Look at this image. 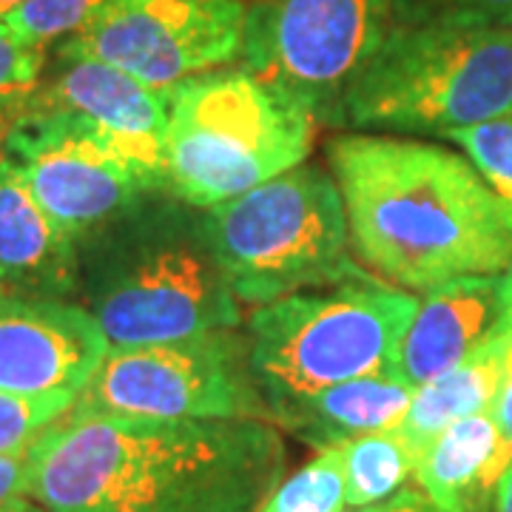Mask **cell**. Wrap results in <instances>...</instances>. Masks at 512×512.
I'll use <instances>...</instances> for the list:
<instances>
[{
    "label": "cell",
    "instance_id": "52a82bcc",
    "mask_svg": "<svg viewBox=\"0 0 512 512\" xmlns=\"http://www.w3.org/2000/svg\"><path fill=\"white\" fill-rule=\"evenodd\" d=\"M416 305L419 296L373 279L333 285V291H299L254 308L248 319L251 365L268 410L330 384L396 376Z\"/></svg>",
    "mask_w": 512,
    "mask_h": 512
},
{
    "label": "cell",
    "instance_id": "30bf717a",
    "mask_svg": "<svg viewBox=\"0 0 512 512\" xmlns=\"http://www.w3.org/2000/svg\"><path fill=\"white\" fill-rule=\"evenodd\" d=\"M35 200L74 239H83L131 205L160 191L100 128L77 111L37 103L29 94L3 140Z\"/></svg>",
    "mask_w": 512,
    "mask_h": 512
},
{
    "label": "cell",
    "instance_id": "f546056e",
    "mask_svg": "<svg viewBox=\"0 0 512 512\" xmlns=\"http://www.w3.org/2000/svg\"><path fill=\"white\" fill-rule=\"evenodd\" d=\"M23 100H26V97H23ZM23 100H6V97H0V154H3L6 131H9V126H12V120H15V114H18Z\"/></svg>",
    "mask_w": 512,
    "mask_h": 512
},
{
    "label": "cell",
    "instance_id": "d6986e66",
    "mask_svg": "<svg viewBox=\"0 0 512 512\" xmlns=\"http://www.w3.org/2000/svg\"><path fill=\"white\" fill-rule=\"evenodd\" d=\"M345 473V504L376 507L404 490L416 476L419 453L407 444L396 427L365 433L339 447Z\"/></svg>",
    "mask_w": 512,
    "mask_h": 512
},
{
    "label": "cell",
    "instance_id": "ffe728a7",
    "mask_svg": "<svg viewBox=\"0 0 512 512\" xmlns=\"http://www.w3.org/2000/svg\"><path fill=\"white\" fill-rule=\"evenodd\" d=\"M345 507L342 453L333 447L282 478L256 512H342Z\"/></svg>",
    "mask_w": 512,
    "mask_h": 512
},
{
    "label": "cell",
    "instance_id": "8992f818",
    "mask_svg": "<svg viewBox=\"0 0 512 512\" xmlns=\"http://www.w3.org/2000/svg\"><path fill=\"white\" fill-rule=\"evenodd\" d=\"M205 225L239 305L262 308L305 288L376 279L350 254L342 191L319 165L299 163L205 208Z\"/></svg>",
    "mask_w": 512,
    "mask_h": 512
},
{
    "label": "cell",
    "instance_id": "2e32d148",
    "mask_svg": "<svg viewBox=\"0 0 512 512\" xmlns=\"http://www.w3.org/2000/svg\"><path fill=\"white\" fill-rule=\"evenodd\" d=\"M413 393L416 387L399 376H365L271 404V421L322 453L365 433L396 427Z\"/></svg>",
    "mask_w": 512,
    "mask_h": 512
},
{
    "label": "cell",
    "instance_id": "ba28073f",
    "mask_svg": "<svg viewBox=\"0 0 512 512\" xmlns=\"http://www.w3.org/2000/svg\"><path fill=\"white\" fill-rule=\"evenodd\" d=\"M69 410L131 419L271 421L251 365V342L234 328L109 348Z\"/></svg>",
    "mask_w": 512,
    "mask_h": 512
},
{
    "label": "cell",
    "instance_id": "7a4b0ae2",
    "mask_svg": "<svg viewBox=\"0 0 512 512\" xmlns=\"http://www.w3.org/2000/svg\"><path fill=\"white\" fill-rule=\"evenodd\" d=\"M353 254L393 285L430 291L512 268V208L447 148L345 134L328 143Z\"/></svg>",
    "mask_w": 512,
    "mask_h": 512
},
{
    "label": "cell",
    "instance_id": "44dd1931",
    "mask_svg": "<svg viewBox=\"0 0 512 512\" xmlns=\"http://www.w3.org/2000/svg\"><path fill=\"white\" fill-rule=\"evenodd\" d=\"M106 6L109 0H26L3 20L20 40L49 52V46L89 26Z\"/></svg>",
    "mask_w": 512,
    "mask_h": 512
},
{
    "label": "cell",
    "instance_id": "4fadbf2b",
    "mask_svg": "<svg viewBox=\"0 0 512 512\" xmlns=\"http://www.w3.org/2000/svg\"><path fill=\"white\" fill-rule=\"evenodd\" d=\"M32 97L86 117L165 191L168 89L148 86L92 57L57 55L49 80Z\"/></svg>",
    "mask_w": 512,
    "mask_h": 512
},
{
    "label": "cell",
    "instance_id": "8fae6325",
    "mask_svg": "<svg viewBox=\"0 0 512 512\" xmlns=\"http://www.w3.org/2000/svg\"><path fill=\"white\" fill-rule=\"evenodd\" d=\"M248 0H109L57 55L92 57L168 89L242 55Z\"/></svg>",
    "mask_w": 512,
    "mask_h": 512
},
{
    "label": "cell",
    "instance_id": "484cf974",
    "mask_svg": "<svg viewBox=\"0 0 512 512\" xmlns=\"http://www.w3.org/2000/svg\"><path fill=\"white\" fill-rule=\"evenodd\" d=\"M490 416H493L498 436H501L498 461H501V470L507 473V467L512 464V379H507V376H504V382H501L498 393H495Z\"/></svg>",
    "mask_w": 512,
    "mask_h": 512
},
{
    "label": "cell",
    "instance_id": "836d02e7",
    "mask_svg": "<svg viewBox=\"0 0 512 512\" xmlns=\"http://www.w3.org/2000/svg\"><path fill=\"white\" fill-rule=\"evenodd\" d=\"M342 512H379V504L376 507H345Z\"/></svg>",
    "mask_w": 512,
    "mask_h": 512
},
{
    "label": "cell",
    "instance_id": "1f68e13d",
    "mask_svg": "<svg viewBox=\"0 0 512 512\" xmlns=\"http://www.w3.org/2000/svg\"><path fill=\"white\" fill-rule=\"evenodd\" d=\"M26 0H0V20L6 18V15H12L18 6H23Z\"/></svg>",
    "mask_w": 512,
    "mask_h": 512
},
{
    "label": "cell",
    "instance_id": "4316f807",
    "mask_svg": "<svg viewBox=\"0 0 512 512\" xmlns=\"http://www.w3.org/2000/svg\"><path fill=\"white\" fill-rule=\"evenodd\" d=\"M29 487V450L0 456V501L26 495Z\"/></svg>",
    "mask_w": 512,
    "mask_h": 512
},
{
    "label": "cell",
    "instance_id": "7c38bea8",
    "mask_svg": "<svg viewBox=\"0 0 512 512\" xmlns=\"http://www.w3.org/2000/svg\"><path fill=\"white\" fill-rule=\"evenodd\" d=\"M83 305L66 299H0V390L77 399L109 353Z\"/></svg>",
    "mask_w": 512,
    "mask_h": 512
},
{
    "label": "cell",
    "instance_id": "3957f363",
    "mask_svg": "<svg viewBox=\"0 0 512 512\" xmlns=\"http://www.w3.org/2000/svg\"><path fill=\"white\" fill-rule=\"evenodd\" d=\"M80 288L111 348L157 345L239 325L205 211L151 191L83 239Z\"/></svg>",
    "mask_w": 512,
    "mask_h": 512
},
{
    "label": "cell",
    "instance_id": "e575fe53",
    "mask_svg": "<svg viewBox=\"0 0 512 512\" xmlns=\"http://www.w3.org/2000/svg\"><path fill=\"white\" fill-rule=\"evenodd\" d=\"M510 336H512V328H510Z\"/></svg>",
    "mask_w": 512,
    "mask_h": 512
},
{
    "label": "cell",
    "instance_id": "603a6c76",
    "mask_svg": "<svg viewBox=\"0 0 512 512\" xmlns=\"http://www.w3.org/2000/svg\"><path fill=\"white\" fill-rule=\"evenodd\" d=\"M72 404L69 396L32 399L0 390V456L26 453Z\"/></svg>",
    "mask_w": 512,
    "mask_h": 512
},
{
    "label": "cell",
    "instance_id": "5bb4252c",
    "mask_svg": "<svg viewBox=\"0 0 512 512\" xmlns=\"http://www.w3.org/2000/svg\"><path fill=\"white\" fill-rule=\"evenodd\" d=\"M512 328V268L456 276L424 291L404 333L396 376L419 387Z\"/></svg>",
    "mask_w": 512,
    "mask_h": 512
},
{
    "label": "cell",
    "instance_id": "e0dca14e",
    "mask_svg": "<svg viewBox=\"0 0 512 512\" xmlns=\"http://www.w3.org/2000/svg\"><path fill=\"white\" fill-rule=\"evenodd\" d=\"M498 450V427L484 410L441 430L421 450L413 478L444 510L484 512L504 476Z\"/></svg>",
    "mask_w": 512,
    "mask_h": 512
},
{
    "label": "cell",
    "instance_id": "6da1fadb",
    "mask_svg": "<svg viewBox=\"0 0 512 512\" xmlns=\"http://www.w3.org/2000/svg\"><path fill=\"white\" fill-rule=\"evenodd\" d=\"M276 424L66 410L29 447L46 512H256L285 476Z\"/></svg>",
    "mask_w": 512,
    "mask_h": 512
},
{
    "label": "cell",
    "instance_id": "cb8c5ba5",
    "mask_svg": "<svg viewBox=\"0 0 512 512\" xmlns=\"http://www.w3.org/2000/svg\"><path fill=\"white\" fill-rule=\"evenodd\" d=\"M46 69V49L20 40L6 20H0V97L23 100L37 92Z\"/></svg>",
    "mask_w": 512,
    "mask_h": 512
},
{
    "label": "cell",
    "instance_id": "83f0119b",
    "mask_svg": "<svg viewBox=\"0 0 512 512\" xmlns=\"http://www.w3.org/2000/svg\"><path fill=\"white\" fill-rule=\"evenodd\" d=\"M379 512H450L439 507L424 490H399L393 498L379 504Z\"/></svg>",
    "mask_w": 512,
    "mask_h": 512
},
{
    "label": "cell",
    "instance_id": "7402d4cb",
    "mask_svg": "<svg viewBox=\"0 0 512 512\" xmlns=\"http://www.w3.org/2000/svg\"><path fill=\"white\" fill-rule=\"evenodd\" d=\"M464 148L481 180L512 208V111L444 134Z\"/></svg>",
    "mask_w": 512,
    "mask_h": 512
},
{
    "label": "cell",
    "instance_id": "f1b7e54d",
    "mask_svg": "<svg viewBox=\"0 0 512 512\" xmlns=\"http://www.w3.org/2000/svg\"><path fill=\"white\" fill-rule=\"evenodd\" d=\"M493 512H512V464L501 476L493 495Z\"/></svg>",
    "mask_w": 512,
    "mask_h": 512
},
{
    "label": "cell",
    "instance_id": "5b68a950",
    "mask_svg": "<svg viewBox=\"0 0 512 512\" xmlns=\"http://www.w3.org/2000/svg\"><path fill=\"white\" fill-rule=\"evenodd\" d=\"M512 111V26L433 18L393 23L345 97L342 123L447 134Z\"/></svg>",
    "mask_w": 512,
    "mask_h": 512
},
{
    "label": "cell",
    "instance_id": "9a60e30c",
    "mask_svg": "<svg viewBox=\"0 0 512 512\" xmlns=\"http://www.w3.org/2000/svg\"><path fill=\"white\" fill-rule=\"evenodd\" d=\"M80 288L77 239L0 154V299H66Z\"/></svg>",
    "mask_w": 512,
    "mask_h": 512
},
{
    "label": "cell",
    "instance_id": "d4e9b609",
    "mask_svg": "<svg viewBox=\"0 0 512 512\" xmlns=\"http://www.w3.org/2000/svg\"><path fill=\"white\" fill-rule=\"evenodd\" d=\"M433 18L512 26V0H393V23H419Z\"/></svg>",
    "mask_w": 512,
    "mask_h": 512
},
{
    "label": "cell",
    "instance_id": "d6a6232c",
    "mask_svg": "<svg viewBox=\"0 0 512 512\" xmlns=\"http://www.w3.org/2000/svg\"><path fill=\"white\" fill-rule=\"evenodd\" d=\"M504 376L512 379V336L510 342H507V350H504Z\"/></svg>",
    "mask_w": 512,
    "mask_h": 512
},
{
    "label": "cell",
    "instance_id": "277c9868",
    "mask_svg": "<svg viewBox=\"0 0 512 512\" xmlns=\"http://www.w3.org/2000/svg\"><path fill=\"white\" fill-rule=\"evenodd\" d=\"M316 117L248 69L168 86L165 191L214 208L308 160Z\"/></svg>",
    "mask_w": 512,
    "mask_h": 512
},
{
    "label": "cell",
    "instance_id": "ac0fdd59",
    "mask_svg": "<svg viewBox=\"0 0 512 512\" xmlns=\"http://www.w3.org/2000/svg\"><path fill=\"white\" fill-rule=\"evenodd\" d=\"M510 336H498L467 356L461 365L416 387L396 430L421 456V450L450 424L493 407L495 393L504 382V350Z\"/></svg>",
    "mask_w": 512,
    "mask_h": 512
},
{
    "label": "cell",
    "instance_id": "9c48e42d",
    "mask_svg": "<svg viewBox=\"0 0 512 512\" xmlns=\"http://www.w3.org/2000/svg\"><path fill=\"white\" fill-rule=\"evenodd\" d=\"M393 29V0H248L242 69L342 126L345 97Z\"/></svg>",
    "mask_w": 512,
    "mask_h": 512
},
{
    "label": "cell",
    "instance_id": "4dcf8cb0",
    "mask_svg": "<svg viewBox=\"0 0 512 512\" xmlns=\"http://www.w3.org/2000/svg\"><path fill=\"white\" fill-rule=\"evenodd\" d=\"M0 512H46L37 501H32L29 495H15V498H6L0 501Z\"/></svg>",
    "mask_w": 512,
    "mask_h": 512
}]
</instances>
